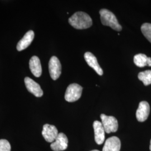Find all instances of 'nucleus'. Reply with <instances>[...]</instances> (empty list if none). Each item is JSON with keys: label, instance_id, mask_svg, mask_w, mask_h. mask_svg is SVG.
I'll return each instance as SVG.
<instances>
[{"label": "nucleus", "instance_id": "1", "mask_svg": "<svg viewBox=\"0 0 151 151\" xmlns=\"http://www.w3.org/2000/svg\"><path fill=\"white\" fill-rule=\"evenodd\" d=\"M68 22L72 27L77 29H85L92 25L91 18L87 14L78 11L69 18Z\"/></svg>", "mask_w": 151, "mask_h": 151}, {"label": "nucleus", "instance_id": "2", "mask_svg": "<svg viewBox=\"0 0 151 151\" xmlns=\"http://www.w3.org/2000/svg\"><path fill=\"white\" fill-rule=\"evenodd\" d=\"M100 19L103 25L111 27L114 30L120 32L122 27L119 24L115 15L107 9H101L100 12Z\"/></svg>", "mask_w": 151, "mask_h": 151}, {"label": "nucleus", "instance_id": "3", "mask_svg": "<svg viewBox=\"0 0 151 151\" xmlns=\"http://www.w3.org/2000/svg\"><path fill=\"white\" fill-rule=\"evenodd\" d=\"M82 87L77 83H72L67 88L65 93V100L70 103L75 102L81 96Z\"/></svg>", "mask_w": 151, "mask_h": 151}, {"label": "nucleus", "instance_id": "4", "mask_svg": "<svg viewBox=\"0 0 151 151\" xmlns=\"http://www.w3.org/2000/svg\"><path fill=\"white\" fill-rule=\"evenodd\" d=\"M100 118L105 133H114L118 130V122L115 117L113 116H107L103 114L100 115Z\"/></svg>", "mask_w": 151, "mask_h": 151}, {"label": "nucleus", "instance_id": "5", "mask_svg": "<svg viewBox=\"0 0 151 151\" xmlns=\"http://www.w3.org/2000/svg\"><path fill=\"white\" fill-rule=\"evenodd\" d=\"M49 71L51 78L56 80L60 77L62 72V66L60 60L55 56H53L49 62Z\"/></svg>", "mask_w": 151, "mask_h": 151}, {"label": "nucleus", "instance_id": "6", "mask_svg": "<svg viewBox=\"0 0 151 151\" xmlns=\"http://www.w3.org/2000/svg\"><path fill=\"white\" fill-rule=\"evenodd\" d=\"M58 130L54 125L48 124L44 125L42 135L47 142L53 143L58 137Z\"/></svg>", "mask_w": 151, "mask_h": 151}, {"label": "nucleus", "instance_id": "7", "mask_svg": "<svg viewBox=\"0 0 151 151\" xmlns=\"http://www.w3.org/2000/svg\"><path fill=\"white\" fill-rule=\"evenodd\" d=\"M68 143L67 136L63 133H60L55 140L50 145V148L54 151H65L68 147Z\"/></svg>", "mask_w": 151, "mask_h": 151}, {"label": "nucleus", "instance_id": "8", "mask_svg": "<svg viewBox=\"0 0 151 151\" xmlns=\"http://www.w3.org/2000/svg\"><path fill=\"white\" fill-rule=\"evenodd\" d=\"M24 82L26 87L29 92L32 93L36 97H42L43 96V91L37 82L28 77L25 78Z\"/></svg>", "mask_w": 151, "mask_h": 151}, {"label": "nucleus", "instance_id": "9", "mask_svg": "<svg viewBox=\"0 0 151 151\" xmlns=\"http://www.w3.org/2000/svg\"><path fill=\"white\" fill-rule=\"evenodd\" d=\"M150 112V106L147 101H141L136 112V118L139 122H143L148 118Z\"/></svg>", "mask_w": 151, "mask_h": 151}, {"label": "nucleus", "instance_id": "10", "mask_svg": "<svg viewBox=\"0 0 151 151\" xmlns=\"http://www.w3.org/2000/svg\"><path fill=\"white\" fill-rule=\"evenodd\" d=\"M95 133V140L97 145H102L105 140V131L103 124L99 121H95L93 124Z\"/></svg>", "mask_w": 151, "mask_h": 151}, {"label": "nucleus", "instance_id": "11", "mask_svg": "<svg viewBox=\"0 0 151 151\" xmlns=\"http://www.w3.org/2000/svg\"><path fill=\"white\" fill-rule=\"evenodd\" d=\"M121 142L119 138L111 137L105 141L103 151H120Z\"/></svg>", "mask_w": 151, "mask_h": 151}, {"label": "nucleus", "instance_id": "12", "mask_svg": "<svg viewBox=\"0 0 151 151\" xmlns=\"http://www.w3.org/2000/svg\"><path fill=\"white\" fill-rule=\"evenodd\" d=\"M84 58L88 65L95 70L99 75H103V70L98 63L97 59L93 54L90 52H86L85 53Z\"/></svg>", "mask_w": 151, "mask_h": 151}, {"label": "nucleus", "instance_id": "13", "mask_svg": "<svg viewBox=\"0 0 151 151\" xmlns=\"http://www.w3.org/2000/svg\"><path fill=\"white\" fill-rule=\"evenodd\" d=\"M34 38V32L32 30L28 31L23 37V38L18 42L16 49L18 51L23 50L31 44Z\"/></svg>", "mask_w": 151, "mask_h": 151}, {"label": "nucleus", "instance_id": "14", "mask_svg": "<svg viewBox=\"0 0 151 151\" xmlns=\"http://www.w3.org/2000/svg\"><path fill=\"white\" fill-rule=\"evenodd\" d=\"M29 67L33 75L39 77L42 75V68L40 60L37 56H32L29 60Z\"/></svg>", "mask_w": 151, "mask_h": 151}, {"label": "nucleus", "instance_id": "15", "mask_svg": "<svg viewBox=\"0 0 151 151\" xmlns=\"http://www.w3.org/2000/svg\"><path fill=\"white\" fill-rule=\"evenodd\" d=\"M138 79L142 81L144 85L148 86L151 84V70L141 72L138 74Z\"/></svg>", "mask_w": 151, "mask_h": 151}, {"label": "nucleus", "instance_id": "16", "mask_svg": "<svg viewBox=\"0 0 151 151\" xmlns=\"http://www.w3.org/2000/svg\"><path fill=\"white\" fill-rule=\"evenodd\" d=\"M148 57L144 54H138L134 57V63L139 67H144L147 65Z\"/></svg>", "mask_w": 151, "mask_h": 151}, {"label": "nucleus", "instance_id": "17", "mask_svg": "<svg viewBox=\"0 0 151 151\" xmlns=\"http://www.w3.org/2000/svg\"><path fill=\"white\" fill-rule=\"evenodd\" d=\"M141 31L147 39L151 43V24H143L141 27Z\"/></svg>", "mask_w": 151, "mask_h": 151}, {"label": "nucleus", "instance_id": "18", "mask_svg": "<svg viewBox=\"0 0 151 151\" xmlns=\"http://www.w3.org/2000/svg\"><path fill=\"white\" fill-rule=\"evenodd\" d=\"M0 151H11V145L8 140L0 139Z\"/></svg>", "mask_w": 151, "mask_h": 151}, {"label": "nucleus", "instance_id": "19", "mask_svg": "<svg viewBox=\"0 0 151 151\" xmlns=\"http://www.w3.org/2000/svg\"><path fill=\"white\" fill-rule=\"evenodd\" d=\"M147 65L151 67V57H148V60H147Z\"/></svg>", "mask_w": 151, "mask_h": 151}, {"label": "nucleus", "instance_id": "20", "mask_svg": "<svg viewBox=\"0 0 151 151\" xmlns=\"http://www.w3.org/2000/svg\"><path fill=\"white\" fill-rule=\"evenodd\" d=\"M150 151H151V142H150Z\"/></svg>", "mask_w": 151, "mask_h": 151}, {"label": "nucleus", "instance_id": "21", "mask_svg": "<svg viewBox=\"0 0 151 151\" xmlns=\"http://www.w3.org/2000/svg\"><path fill=\"white\" fill-rule=\"evenodd\" d=\"M91 151H99V150H92Z\"/></svg>", "mask_w": 151, "mask_h": 151}]
</instances>
